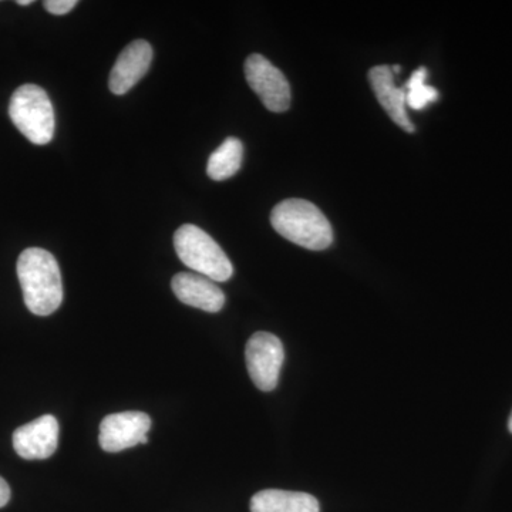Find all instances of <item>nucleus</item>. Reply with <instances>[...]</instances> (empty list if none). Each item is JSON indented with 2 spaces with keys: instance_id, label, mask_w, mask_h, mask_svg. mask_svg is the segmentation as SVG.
<instances>
[{
  "instance_id": "obj_1",
  "label": "nucleus",
  "mask_w": 512,
  "mask_h": 512,
  "mask_svg": "<svg viewBox=\"0 0 512 512\" xmlns=\"http://www.w3.org/2000/svg\"><path fill=\"white\" fill-rule=\"evenodd\" d=\"M23 299L33 315L49 316L63 302L62 274L55 256L42 248H28L18 259Z\"/></svg>"
},
{
  "instance_id": "obj_2",
  "label": "nucleus",
  "mask_w": 512,
  "mask_h": 512,
  "mask_svg": "<svg viewBox=\"0 0 512 512\" xmlns=\"http://www.w3.org/2000/svg\"><path fill=\"white\" fill-rule=\"evenodd\" d=\"M271 224L281 237L311 251H323L333 242L328 218L312 202L289 198L272 210Z\"/></svg>"
},
{
  "instance_id": "obj_3",
  "label": "nucleus",
  "mask_w": 512,
  "mask_h": 512,
  "mask_svg": "<svg viewBox=\"0 0 512 512\" xmlns=\"http://www.w3.org/2000/svg\"><path fill=\"white\" fill-rule=\"evenodd\" d=\"M174 248L184 265L214 282H225L234 266L220 245L197 225L185 224L174 234Z\"/></svg>"
},
{
  "instance_id": "obj_4",
  "label": "nucleus",
  "mask_w": 512,
  "mask_h": 512,
  "mask_svg": "<svg viewBox=\"0 0 512 512\" xmlns=\"http://www.w3.org/2000/svg\"><path fill=\"white\" fill-rule=\"evenodd\" d=\"M9 116L30 143L45 146L55 137L56 119L52 101L36 84H23L13 93Z\"/></svg>"
},
{
  "instance_id": "obj_5",
  "label": "nucleus",
  "mask_w": 512,
  "mask_h": 512,
  "mask_svg": "<svg viewBox=\"0 0 512 512\" xmlns=\"http://www.w3.org/2000/svg\"><path fill=\"white\" fill-rule=\"evenodd\" d=\"M245 359L252 382L262 392H272L278 386L284 366L285 350L281 340L268 332H258L248 340Z\"/></svg>"
},
{
  "instance_id": "obj_6",
  "label": "nucleus",
  "mask_w": 512,
  "mask_h": 512,
  "mask_svg": "<svg viewBox=\"0 0 512 512\" xmlns=\"http://www.w3.org/2000/svg\"><path fill=\"white\" fill-rule=\"evenodd\" d=\"M249 87L264 106L274 113H284L291 106V86L284 73L262 55H251L245 62Z\"/></svg>"
},
{
  "instance_id": "obj_7",
  "label": "nucleus",
  "mask_w": 512,
  "mask_h": 512,
  "mask_svg": "<svg viewBox=\"0 0 512 512\" xmlns=\"http://www.w3.org/2000/svg\"><path fill=\"white\" fill-rule=\"evenodd\" d=\"M150 429L151 419L146 413L109 414L100 424V447L107 453H120L138 444H146Z\"/></svg>"
},
{
  "instance_id": "obj_8",
  "label": "nucleus",
  "mask_w": 512,
  "mask_h": 512,
  "mask_svg": "<svg viewBox=\"0 0 512 512\" xmlns=\"http://www.w3.org/2000/svg\"><path fill=\"white\" fill-rule=\"evenodd\" d=\"M59 444V423L55 416L39 417L13 433V448L25 460H46Z\"/></svg>"
},
{
  "instance_id": "obj_9",
  "label": "nucleus",
  "mask_w": 512,
  "mask_h": 512,
  "mask_svg": "<svg viewBox=\"0 0 512 512\" xmlns=\"http://www.w3.org/2000/svg\"><path fill=\"white\" fill-rule=\"evenodd\" d=\"M153 62V47L146 40H134L120 53L110 73V92L123 96L148 72Z\"/></svg>"
},
{
  "instance_id": "obj_10",
  "label": "nucleus",
  "mask_w": 512,
  "mask_h": 512,
  "mask_svg": "<svg viewBox=\"0 0 512 512\" xmlns=\"http://www.w3.org/2000/svg\"><path fill=\"white\" fill-rule=\"evenodd\" d=\"M171 288L178 301L204 312H220L225 305V295L211 279L205 276L181 272L174 276Z\"/></svg>"
},
{
  "instance_id": "obj_11",
  "label": "nucleus",
  "mask_w": 512,
  "mask_h": 512,
  "mask_svg": "<svg viewBox=\"0 0 512 512\" xmlns=\"http://www.w3.org/2000/svg\"><path fill=\"white\" fill-rule=\"evenodd\" d=\"M369 82L390 119L407 133H413L414 126L407 114L406 92L394 83L392 69L389 66L373 67L369 72Z\"/></svg>"
},
{
  "instance_id": "obj_12",
  "label": "nucleus",
  "mask_w": 512,
  "mask_h": 512,
  "mask_svg": "<svg viewBox=\"0 0 512 512\" xmlns=\"http://www.w3.org/2000/svg\"><path fill=\"white\" fill-rule=\"evenodd\" d=\"M251 512H320L319 501L298 491L264 490L251 500Z\"/></svg>"
},
{
  "instance_id": "obj_13",
  "label": "nucleus",
  "mask_w": 512,
  "mask_h": 512,
  "mask_svg": "<svg viewBox=\"0 0 512 512\" xmlns=\"http://www.w3.org/2000/svg\"><path fill=\"white\" fill-rule=\"evenodd\" d=\"M244 147L235 137H229L221 144L208 160L207 174L211 180L224 181L238 173L242 164Z\"/></svg>"
},
{
  "instance_id": "obj_14",
  "label": "nucleus",
  "mask_w": 512,
  "mask_h": 512,
  "mask_svg": "<svg viewBox=\"0 0 512 512\" xmlns=\"http://www.w3.org/2000/svg\"><path fill=\"white\" fill-rule=\"evenodd\" d=\"M426 77L427 70L420 67L407 80L406 86L403 87L404 92H406L407 107H410V109L423 110L424 107L439 99L437 90L434 87L427 86Z\"/></svg>"
},
{
  "instance_id": "obj_15",
  "label": "nucleus",
  "mask_w": 512,
  "mask_h": 512,
  "mask_svg": "<svg viewBox=\"0 0 512 512\" xmlns=\"http://www.w3.org/2000/svg\"><path fill=\"white\" fill-rule=\"evenodd\" d=\"M76 5V0H46V2L43 3L47 12L57 16L66 15V13L73 10Z\"/></svg>"
},
{
  "instance_id": "obj_16",
  "label": "nucleus",
  "mask_w": 512,
  "mask_h": 512,
  "mask_svg": "<svg viewBox=\"0 0 512 512\" xmlns=\"http://www.w3.org/2000/svg\"><path fill=\"white\" fill-rule=\"evenodd\" d=\"M10 500V487L5 478L0 477V508L5 507Z\"/></svg>"
},
{
  "instance_id": "obj_17",
  "label": "nucleus",
  "mask_w": 512,
  "mask_h": 512,
  "mask_svg": "<svg viewBox=\"0 0 512 512\" xmlns=\"http://www.w3.org/2000/svg\"><path fill=\"white\" fill-rule=\"evenodd\" d=\"M33 0H18L19 6H30L32 5Z\"/></svg>"
},
{
  "instance_id": "obj_18",
  "label": "nucleus",
  "mask_w": 512,
  "mask_h": 512,
  "mask_svg": "<svg viewBox=\"0 0 512 512\" xmlns=\"http://www.w3.org/2000/svg\"><path fill=\"white\" fill-rule=\"evenodd\" d=\"M508 430H510V433L512 434V412H511L510 420H508Z\"/></svg>"
}]
</instances>
